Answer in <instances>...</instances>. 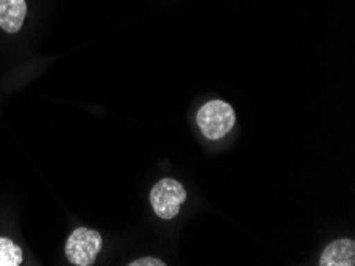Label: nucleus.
I'll return each mask as SVG.
<instances>
[{
    "label": "nucleus",
    "instance_id": "1",
    "mask_svg": "<svg viewBox=\"0 0 355 266\" xmlns=\"http://www.w3.org/2000/svg\"><path fill=\"white\" fill-rule=\"evenodd\" d=\"M201 133L211 140H218L227 135L234 126L236 115L233 107L225 101H211L199 108L196 117Z\"/></svg>",
    "mask_w": 355,
    "mask_h": 266
},
{
    "label": "nucleus",
    "instance_id": "7",
    "mask_svg": "<svg viewBox=\"0 0 355 266\" xmlns=\"http://www.w3.org/2000/svg\"><path fill=\"white\" fill-rule=\"evenodd\" d=\"M131 266H164L166 263L161 262L158 258H152V257H145L141 260H136V262L129 263Z\"/></svg>",
    "mask_w": 355,
    "mask_h": 266
},
{
    "label": "nucleus",
    "instance_id": "5",
    "mask_svg": "<svg viewBox=\"0 0 355 266\" xmlns=\"http://www.w3.org/2000/svg\"><path fill=\"white\" fill-rule=\"evenodd\" d=\"M26 13L24 0H0V27L8 34H16L24 23Z\"/></svg>",
    "mask_w": 355,
    "mask_h": 266
},
{
    "label": "nucleus",
    "instance_id": "3",
    "mask_svg": "<svg viewBox=\"0 0 355 266\" xmlns=\"http://www.w3.org/2000/svg\"><path fill=\"white\" fill-rule=\"evenodd\" d=\"M102 249V238L96 230L80 226L66 242V257L75 266H89Z\"/></svg>",
    "mask_w": 355,
    "mask_h": 266
},
{
    "label": "nucleus",
    "instance_id": "2",
    "mask_svg": "<svg viewBox=\"0 0 355 266\" xmlns=\"http://www.w3.org/2000/svg\"><path fill=\"white\" fill-rule=\"evenodd\" d=\"M187 192L180 182L174 178H163L152 188L150 203L159 219L171 220L180 213V206L185 203Z\"/></svg>",
    "mask_w": 355,
    "mask_h": 266
},
{
    "label": "nucleus",
    "instance_id": "4",
    "mask_svg": "<svg viewBox=\"0 0 355 266\" xmlns=\"http://www.w3.org/2000/svg\"><path fill=\"white\" fill-rule=\"evenodd\" d=\"M322 266H354L355 242L352 240H338L328 246L320 257Z\"/></svg>",
    "mask_w": 355,
    "mask_h": 266
},
{
    "label": "nucleus",
    "instance_id": "6",
    "mask_svg": "<svg viewBox=\"0 0 355 266\" xmlns=\"http://www.w3.org/2000/svg\"><path fill=\"white\" fill-rule=\"evenodd\" d=\"M21 263H23L21 247L8 238H0V266H18Z\"/></svg>",
    "mask_w": 355,
    "mask_h": 266
}]
</instances>
